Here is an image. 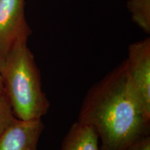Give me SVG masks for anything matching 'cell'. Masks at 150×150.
Masks as SVG:
<instances>
[{"mask_svg":"<svg viewBox=\"0 0 150 150\" xmlns=\"http://www.w3.org/2000/svg\"><path fill=\"white\" fill-rule=\"evenodd\" d=\"M15 116L11 105L4 92L0 93V135L8 126Z\"/></svg>","mask_w":150,"mask_h":150,"instance_id":"cell-8","label":"cell"},{"mask_svg":"<svg viewBox=\"0 0 150 150\" xmlns=\"http://www.w3.org/2000/svg\"><path fill=\"white\" fill-rule=\"evenodd\" d=\"M128 8L133 21L140 29L150 32V0H129Z\"/></svg>","mask_w":150,"mask_h":150,"instance_id":"cell-7","label":"cell"},{"mask_svg":"<svg viewBox=\"0 0 150 150\" xmlns=\"http://www.w3.org/2000/svg\"><path fill=\"white\" fill-rule=\"evenodd\" d=\"M4 91L14 116L22 120L42 119L50 109L41 75L27 42L15 46L0 64Z\"/></svg>","mask_w":150,"mask_h":150,"instance_id":"cell-2","label":"cell"},{"mask_svg":"<svg viewBox=\"0 0 150 150\" xmlns=\"http://www.w3.org/2000/svg\"><path fill=\"white\" fill-rule=\"evenodd\" d=\"M125 66L127 83L137 102L150 118V39L129 46Z\"/></svg>","mask_w":150,"mask_h":150,"instance_id":"cell-3","label":"cell"},{"mask_svg":"<svg viewBox=\"0 0 150 150\" xmlns=\"http://www.w3.org/2000/svg\"><path fill=\"white\" fill-rule=\"evenodd\" d=\"M99 140L97 131L91 125L78 120L65 136L61 150H101Z\"/></svg>","mask_w":150,"mask_h":150,"instance_id":"cell-6","label":"cell"},{"mask_svg":"<svg viewBox=\"0 0 150 150\" xmlns=\"http://www.w3.org/2000/svg\"><path fill=\"white\" fill-rule=\"evenodd\" d=\"M43 130L42 119L22 120L15 117L0 135V150H38Z\"/></svg>","mask_w":150,"mask_h":150,"instance_id":"cell-5","label":"cell"},{"mask_svg":"<svg viewBox=\"0 0 150 150\" xmlns=\"http://www.w3.org/2000/svg\"><path fill=\"white\" fill-rule=\"evenodd\" d=\"M4 92V86H3V82H2V78H1V72H0V93H2Z\"/></svg>","mask_w":150,"mask_h":150,"instance_id":"cell-10","label":"cell"},{"mask_svg":"<svg viewBox=\"0 0 150 150\" xmlns=\"http://www.w3.org/2000/svg\"><path fill=\"white\" fill-rule=\"evenodd\" d=\"M126 150H150V136H147L139 140Z\"/></svg>","mask_w":150,"mask_h":150,"instance_id":"cell-9","label":"cell"},{"mask_svg":"<svg viewBox=\"0 0 150 150\" xmlns=\"http://www.w3.org/2000/svg\"><path fill=\"white\" fill-rule=\"evenodd\" d=\"M31 33L24 0H0V64L15 46L27 42Z\"/></svg>","mask_w":150,"mask_h":150,"instance_id":"cell-4","label":"cell"},{"mask_svg":"<svg viewBox=\"0 0 150 150\" xmlns=\"http://www.w3.org/2000/svg\"><path fill=\"white\" fill-rule=\"evenodd\" d=\"M78 120L97 131L101 150H126L149 136L150 118L127 85L125 62L88 90Z\"/></svg>","mask_w":150,"mask_h":150,"instance_id":"cell-1","label":"cell"}]
</instances>
